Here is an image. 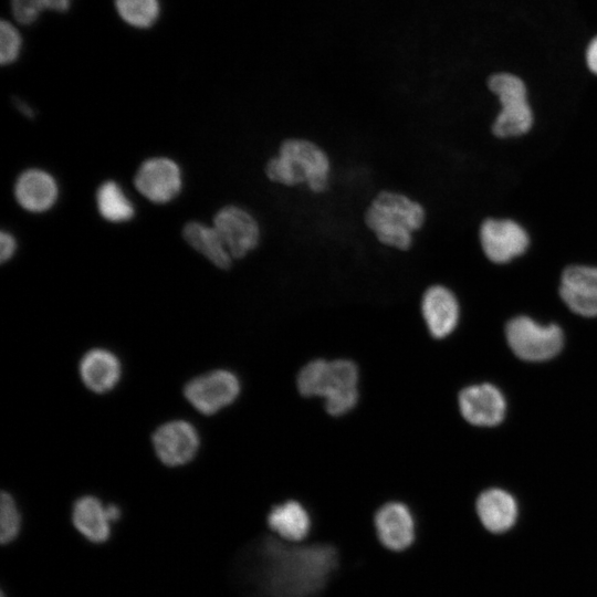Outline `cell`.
Segmentation results:
<instances>
[{"label": "cell", "instance_id": "cell-12", "mask_svg": "<svg viewBox=\"0 0 597 597\" xmlns=\"http://www.w3.org/2000/svg\"><path fill=\"white\" fill-rule=\"evenodd\" d=\"M137 190L155 203H166L177 197L182 179L179 166L166 157L144 161L135 175Z\"/></svg>", "mask_w": 597, "mask_h": 597}, {"label": "cell", "instance_id": "cell-13", "mask_svg": "<svg viewBox=\"0 0 597 597\" xmlns=\"http://www.w3.org/2000/svg\"><path fill=\"white\" fill-rule=\"evenodd\" d=\"M558 293L575 314L584 317L597 316V266H566L561 275Z\"/></svg>", "mask_w": 597, "mask_h": 597}, {"label": "cell", "instance_id": "cell-1", "mask_svg": "<svg viewBox=\"0 0 597 597\" xmlns=\"http://www.w3.org/2000/svg\"><path fill=\"white\" fill-rule=\"evenodd\" d=\"M333 172L327 149L302 135L283 137L263 164V175L270 184L286 189L303 187L314 196L329 190Z\"/></svg>", "mask_w": 597, "mask_h": 597}, {"label": "cell", "instance_id": "cell-5", "mask_svg": "<svg viewBox=\"0 0 597 597\" xmlns=\"http://www.w3.org/2000/svg\"><path fill=\"white\" fill-rule=\"evenodd\" d=\"M213 227L234 260L247 258L259 249L263 240L260 220L240 205L221 207L213 217Z\"/></svg>", "mask_w": 597, "mask_h": 597}, {"label": "cell", "instance_id": "cell-19", "mask_svg": "<svg viewBox=\"0 0 597 597\" xmlns=\"http://www.w3.org/2000/svg\"><path fill=\"white\" fill-rule=\"evenodd\" d=\"M475 512L485 530L504 533L515 524L519 506L511 493L494 488L483 491L478 496Z\"/></svg>", "mask_w": 597, "mask_h": 597}, {"label": "cell", "instance_id": "cell-15", "mask_svg": "<svg viewBox=\"0 0 597 597\" xmlns=\"http://www.w3.org/2000/svg\"><path fill=\"white\" fill-rule=\"evenodd\" d=\"M462 417L478 427L499 425L505 415L506 402L502 392L491 384L471 385L459 394Z\"/></svg>", "mask_w": 597, "mask_h": 597}, {"label": "cell", "instance_id": "cell-25", "mask_svg": "<svg viewBox=\"0 0 597 597\" xmlns=\"http://www.w3.org/2000/svg\"><path fill=\"white\" fill-rule=\"evenodd\" d=\"M14 19L21 24H30L46 9L45 0H11Z\"/></svg>", "mask_w": 597, "mask_h": 597}, {"label": "cell", "instance_id": "cell-11", "mask_svg": "<svg viewBox=\"0 0 597 597\" xmlns=\"http://www.w3.org/2000/svg\"><path fill=\"white\" fill-rule=\"evenodd\" d=\"M122 517L115 503L104 504L95 495L77 498L72 505L71 521L74 528L90 543L104 544L112 536V528Z\"/></svg>", "mask_w": 597, "mask_h": 597}, {"label": "cell", "instance_id": "cell-28", "mask_svg": "<svg viewBox=\"0 0 597 597\" xmlns=\"http://www.w3.org/2000/svg\"><path fill=\"white\" fill-rule=\"evenodd\" d=\"M71 0H45L46 9L65 11L70 7Z\"/></svg>", "mask_w": 597, "mask_h": 597}, {"label": "cell", "instance_id": "cell-27", "mask_svg": "<svg viewBox=\"0 0 597 597\" xmlns=\"http://www.w3.org/2000/svg\"><path fill=\"white\" fill-rule=\"evenodd\" d=\"M584 60L587 70L597 76V34L588 41L585 48Z\"/></svg>", "mask_w": 597, "mask_h": 597}, {"label": "cell", "instance_id": "cell-30", "mask_svg": "<svg viewBox=\"0 0 597 597\" xmlns=\"http://www.w3.org/2000/svg\"><path fill=\"white\" fill-rule=\"evenodd\" d=\"M1 597H7L6 594L2 591Z\"/></svg>", "mask_w": 597, "mask_h": 597}, {"label": "cell", "instance_id": "cell-14", "mask_svg": "<svg viewBox=\"0 0 597 597\" xmlns=\"http://www.w3.org/2000/svg\"><path fill=\"white\" fill-rule=\"evenodd\" d=\"M420 310L427 329L433 338H446L458 325L459 301L453 291L443 284H432L423 291Z\"/></svg>", "mask_w": 597, "mask_h": 597}, {"label": "cell", "instance_id": "cell-10", "mask_svg": "<svg viewBox=\"0 0 597 597\" xmlns=\"http://www.w3.org/2000/svg\"><path fill=\"white\" fill-rule=\"evenodd\" d=\"M151 442L161 463L168 467H180L196 457L200 437L191 422L178 419L159 426L153 433Z\"/></svg>", "mask_w": 597, "mask_h": 597}, {"label": "cell", "instance_id": "cell-21", "mask_svg": "<svg viewBox=\"0 0 597 597\" xmlns=\"http://www.w3.org/2000/svg\"><path fill=\"white\" fill-rule=\"evenodd\" d=\"M100 214L109 222L121 223L130 220L135 208L121 186L113 180L103 182L96 191Z\"/></svg>", "mask_w": 597, "mask_h": 597}, {"label": "cell", "instance_id": "cell-16", "mask_svg": "<svg viewBox=\"0 0 597 597\" xmlns=\"http://www.w3.org/2000/svg\"><path fill=\"white\" fill-rule=\"evenodd\" d=\"M266 525L281 540L301 543L311 534L312 516L301 501L286 499L271 506L266 515Z\"/></svg>", "mask_w": 597, "mask_h": 597}, {"label": "cell", "instance_id": "cell-17", "mask_svg": "<svg viewBox=\"0 0 597 597\" xmlns=\"http://www.w3.org/2000/svg\"><path fill=\"white\" fill-rule=\"evenodd\" d=\"M80 377L87 389L95 394L113 390L122 377L119 358L105 348H93L81 358Z\"/></svg>", "mask_w": 597, "mask_h": 597}, {"label": "cell", "instance_id": "cell-24", "mask_svg": "<svg viewBox=\"0 0 597 597\" xmlns=\"http://www.w3.org/2000/svg\"><path fill=\"white\" fill-rule=\"evenodd\" d=\"M21 49V36L17 29L8 21L0 23V62L2 65L17 60Z\"/></svg>", "mask_w": 597, "mask_h": 597}, {"label": "cell", "instance_id": "cell-22", "mask_svg": "<svg viewBox=\"0 0 597 597\" xmlns=\"http://www.w3.org/2000/svg\"><path fill=\"white\" fill-rule=\"evenodd\" d=\"M121 18L136 28H149L159 15L158 0H115Z\"/></svg>", "mask_w": 597, "mask_h": 597}, {"label": "cell", "instance_id": "cell-29", "mask_svg": "<svg viewBox=\"0 0 597 597\" xmlns=\"http://www.w3.org/2000/svg\"><path fill=\"white\" fill-rule=\"evenodd\" d=\"M17 106L19 107V109L25 115V116H29L31 117L33 115V112L32 109L25 105V104H22V103H17Z\"/></svg>", "mask_w": 597, "mask_h": 597}, {"label": "cell", "instance_id": "cell-6", "mask_svg": "<svg viewBox=\"0 0 597 597\" xmlns=\"http://www.w3.org/2000/svg\"><path fill=\"white\" fill-rule=\"evenodd\" d=\"M478 239L484 256L495 264H506L530 248L526 228L511 218H486L479 227Z\"/></svg>", "mask_w": 597, "mask_h": 597}, {"label": "cell", "instance_id": "cell-4", "mask_svg": "<svg viewBox=\"0 0 597 597\" xmlns=\"http://www.w3.org/2000/svg\"><path fill=\"white\" fill-rule=\"evenodd\" d=\"M505 335L512 352L527 362H543L556 356L563 347L564 336L555 324L542 325L527 316L511 320Z\"/></svg>", "mask_w": 597, "mask_h": 597}, {"label": "cell", "instance_id": "cell-7", "mask_svg": "<svg viewBox=\"0 0 597 597\" xmlns=\"http://www.w3.org/2000/svg\"><path fill=\"white\" fill-rule=\"evenodd\" d=\"M241 391L238 376L228 369L199 375L184 388L187 401L202 415H213L237 400Z\"/></svg>", "mask_w": 597, "mask_h": 597}, {"label": "cell", "instance_id": "cell-26", "mask_svg": "<svg viewBox=\"0 0 597 597\" xmlns=\"http://www.w3.org/2000/svg\"><path fill=\"white\" fill-rule=\"evenodd\" d=\"M17 250V241L10 232L1 231L0 233V260L7 262L10 260Z\"/></svg>", "mask_w": 597, "mask_h": 597}, {"label": "cell", "instance_id": "cell-8", "mask_svg": "<svg viewBox=\"0 0 597 597\" xmlns=\"http://www.w3.org/2000/svg\"><path fill=\"white\" fill-rule=\"evenodd\" d=\"M359 370L357 365L345 358L327 360L323 374L320 397L328 415L341 417L352 411L359 399Z\"/></svg>", "mask_w": 597, "mask_h": 597}, {"label": "cell", "instance_id": "cell-3", "mask_svg": "<svg viewBox=\"0 0 597 597\" xmlns=\"http://www.w3.org/2000/svg\"><path fill=\"white\" fill-rule=\"evenodd\" d=\"M488 88L500 105L491 126L493 135L503 139L526 135L535 116L524 80L512 72H496L488 78Z\"/></svg>", "mask_w": 597, "mask_h": 597}, {"label": "cell", "instance_id": "cell-20", "mask_svg": "<svg viewBox=\"0 0 597 597\" xmlns=\"http://www.w3.org/2000/svg\"><path fill=\"white\" fill-rule=\"evenodd\" d=\"M182 237L191 248L218 269L228 270L232 266L234 259L213 226L209 227L197 221L188 222L184 227Z\"/></svg>", "mask_w": 597, "mask_h": 597}, {"label": "cell", "instance_id": "cell-18", "mask_svg": "<svg viewBox=\"0 0 597 597\" xmlns=\"http://www.w3.org/2000/svg\"><path fill=\"white\" fill-rule=\"evenodd\" d=\"M59 188L54 178L41 169L22 172L14 186L18 203L30 212L49 210L56 201Z\"/></svg>", "mask_w": 597, "mask_h": 597}, {"label": "cell", "instance_id": "cell-9", "mask_svg": "<svg viewBox=\"0 0 597 597\" xmlns=\"http://www.w3.org/2000/svg\"><path fill=\"white\" fill-rule=\"evenodd\" d=\"M374 526L379 543L391 552L407 551L417 538L416 516L411 507L399 500H389L376 510Z\"/></svg>", "mask_w": 597, "mask_h": 597}, {"label": "cell", "instance_id": "cell-23", "mask_svg": "<svg viewBox=\"0 0 597 597\" xmlns=\"http://www.w3.org/2000/svg\"><path fill=\"white\" fill-rule=\"evenodd\" d=\"M0 538L2 545L14 542L21 531L22 516L15 499L6 491L0 500Z\"/></svg>", "mask_w": 597, "mask_h": 597}, {"label": "cell", "instance_id": "cell-2", "mask_svg": "<svg viewBox=\"0 0 597 597\" xmlns=\"http://www.w3.org/2000/svg\"><path fill=\"white\" fill-rule=\"evenodd\" d=\"M427 220L428 211L423 202L395 188L376 191L362 214L365 229L378 244L402 253L413 249L417 234Z\"/></svg>", "mask_w": 597, "mask_h": 597}]
</instances>
